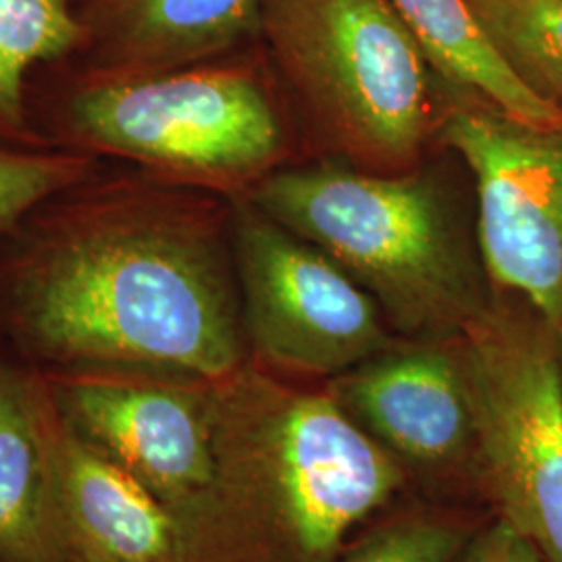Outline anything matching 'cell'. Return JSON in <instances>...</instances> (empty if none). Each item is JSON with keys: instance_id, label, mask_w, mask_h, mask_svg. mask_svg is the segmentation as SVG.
Segmentation results:
<instances>
[{"instance_id": "cell-1", "label": "cell", "mask_w": 562, "mask_h": 562, "mask_svg": "<svg viewBox=\"0 0 562 562\" xmlns=\"http://www.w3.org/2000/svg\"><path fill=\"white\" fill-rule=\"evenodd\" d=\"M2 290L25 346L76 371L220 383L241 369L240 301L201 206L134 181L42 204Z\"/></svg>"}, {"instance_id": "cell-2", "label": "cell", "mask_w": 562, "mask_h": 562, "mask_svg": "<svg viewBox=\"0 0 562 562\" xmlns=\"http://www.w3.org/2000/svg\"><path fill=\"white\" fill-rule=\"evenodd\" d=\"M213 517L236 521L271 562H331L398 492L401 467L334 396L252 373L215 383Z\"/></svg>"}, {"instance_id": "cell-3", "label": "cell", "mask_w": 562, "mask_h": 562, "mask_svg": "<svg viewBox=\"0 0 562 562\" xmlns=\"http://www.w3.org/2000/svg\"><path fill=\"white\" fill-rule=\"evenodd\" d=\"M250 202L338 262L402 331L462 334L485 311L442 199L422 178L290 169L257 181Z\"/></svg>"}, {"instance_id": "cell-4", "label": "cell", "mask_w": 562, "mask_h": 562, "mask_svg": "<svg viewBox=\"0 0 562 562\" xmlns=\"http://www.w3.org/2000/svg\"><path fill=\"white\" fill-rule=\"evenodd\" d=\"M259 38L350 155L378 167L417 155L436 71L390 0H261Z\"/></svg>"}, {"instance_id": "cell-5", "label": "cell", "mask_w": 562, "mask_h": 562, "mask_svg": "<svg viewBox=\"0 0 562 562\" xmlns=\"http://www.w3.org/2000/svg\"><path fill=\"white\" fill-rule=\"evenodd\" d=\"M65 123L86 150L215 188L261 178L281 150L278 113L255 69L220 59L161 74L90 69Z\"/></svg>"}, {"instance_id": "cell-6", "label": "cell", "mask_w": 562, "mask_h": 562, "mask_svg": "<svg viewBox=\"0 0 562 562\" xmlns=\"http://www.w3.org/2000/svg\"><path fill=\"white\" fill-rule=\"evenodd\" d=\"M462 378L483 482L501 517L562 562V371L531 308H485L462 331Z\"/></svg>"}, {"instance_id": "cell-7", "label": "cell", "mask_w": 562, "mask_h": 562, "mask_svg": "<svg viewBox=\"0 0 562 562\" xmlns=\"http://www.w3.org/2000/svg\"><path fill=\"white\" fill-rule=\"evenodd\" d=\"M241 323L262 359L306 375H341L387 350L380 304L317 246L236 204Z\"/></svg>"}, {"instance_id": "cell-8", "label": "cell", "mask_w": 562, "mask_h": 562, "mask_svg": "<svg viewBox=\"0 0 562 562\" xmlns=\"http://www.w3.org/2000/svg\"><path fill=\"white\" fill-rule=\"evenodd\" d=\"M443 140L475 178L477 240L490 280L561 329L562 127L529 125L485 106L450 113Z\"/></svg>"}, {"instance_id": "cell-9", "label": "cell", "mask_w": 562, "mask_h": 562, "mask_svg": "<svg viewBox=\"0 0 562 562\" xmlns=\"http://www.w3.org/2000/svg\"><path fill=\"white\" fill-rule=\"evenodd\" d=\"M48 385L60 419L161 501L188 550L190 525L215 508V383L74 371Z\"/></svg>"}, {"instance_id": "cell-10", "label": "cell", "mask_w": 562, "mask_h": 562, "mask_svg": "<svg viewBox=\"0 0 562 562\" xmlns=\"http://www.w3.org/2000/svg\"><path fill=\"white\" fill-rule=\"evenodd\" d=\"M334 398L411 461H450L473 440L461 362L440 348L385 350L341 373Z\"/></svg>"}, {"instance_id": "cell-11", "label": "cell", "mask_w": 562, "mask_h": 562, "mask_svg": "<svg viewBox=\"0 0 562 562\" xmlns=\"http://www.w3.org/2000/svg\"><path fill=\"white\" fill-rule=\"evenodd\" d=\"M92 71L161 74L259 38L261 0H80Z\"/></svg>"}, {"instance_id": "cell-12", "label": "cell", "mask_w": 562, "mask_h": 562, "mask_svg": "<svg viewBox=\"0 0 562 562\" xmlns=\"http://www.w3.org/2000/svg\"><path fill=\"white\" fill-rule=\"evenodd\" d=\"M48 382L0 364V562H69Z\"/></svg>"}, {"instance_id": "cell-13", "label": "cell", "mask_w": 562, "mask_h": 562, "mask_svg": "<svg viewBox=\"0 0 562 562\" xmlns=\"http://www.w3.org/2000/svg\"><path fill=\"white\" fill-rule=\"evenodd\" d=\"M59 492L69 562H188L161 501L63 419Z\"/></svg>"}, {"instance_id": "cell-14", "label": "cell", "mask_w": 562, "mask_h": 562, "mask_svg": "<svg viewBox=\"0 0 562 562\" xmlns=\"http://www.w3.org/2000/svg\"><path fill=\"white\" fill-rule=\"evenodd\" d=\"M434 71L510 120L562 127V111L536 97L483 36L464 0H390Z\"/></svg>"}, {"instance_id": "cell-15", "label": "cell", "mask_w": 562, "mask_h": 562, "mask_svg": "<svg viewBox=\"0 0 562 562\" xmlns=\"http://www.w3.org/2000/svg\"><path fill=\"white\" fill-rule=\"evenodd\" d=\"M86 41L74 0H0V136L25 132V80Z\"/></svg>"}, {"instance_id": "cell-16", "label": "cell", "mask_w": 562, "mask_h": 562, "mask_svg": "<svg viewBox=\"0 0 562 562\" xmlns=\"http://www.w3.org/2000/svg\"><path fill=\"white\" fill-rule=\"evenodd\" d=\"M508 69L562 111V0H464Z\"/></svg>"}, {"instance_id": "cell-17", "label": "cell", "mask_w": 562, "mask_h": 562, "mask_svg": "<svg viewBox=\"0 0 562 562\" xmlns=\"http://www.w3.org/2000/svg\"><path fill=\"white\" fill-rule=\"evenodd\" d=\"M90 169L88 155L20 148L0 138V234L81 183Z\"/></svg>"}, {"instance_id": "cell-18", "label": "cell", "mask_w": 562, "mask_h": 562, "mask_svg": "<svg viewBox=\"0 0 562 562\" xmlns=\"http://www.w3.org/2000/svg\"><path fill=\"white\" fill-rule=\"evenodd\" d=\"M461 542L452 522L415 517L385 527L331 562H450Z\"/></svg>"}, {"instance_id": "cell-19", "label": "cell", "mask_w": 562, "mask_h": 562, "mask_svg": "<svg viewBox=\"0 0 562 562\" xmlns=\"http://www.w3.org/2000/svg\"><path fill=\"white\" fill-rule=\"evenodd\" d=\"M461 562H548L540 548L513 522L498 519L467 548Z\"/></svg>"}, {"instance_id": "cell-20", "label": "cell", "mask_w": 562, "mask_h": 562, "mask_svg": "<svg viewBox=\"0 0 562 562\" xmlns=\"http://www.w3.org/2000/svg\"><path fill=\"white\" fill-rule=\"evenodd\" d=\"M554 336H557V350H559V362H561L562 371V327L561 329H554Z\"/></svg>"}, {"instance_id": "cell-21", "label": "cell", "mask_w": 562, "mask_h": 562, "mask_svg": "<svg viewBox=\"0 0 562 562\" xmlns=\"http://www.w3.org/2000/svg\"><path fill=\"white\" fill-rule=\"evenodd\" d=\"M74 2H80V0H74Z\"/></svg>"}]
</instances>
